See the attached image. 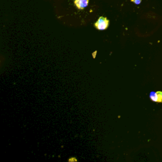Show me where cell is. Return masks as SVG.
<instances>
[{"label": "cell", "instance_id": "3957f363", "mask_svg": "<svg viewBox=\"0 0 162 162\" xmlns=\"http://www.w3.org/2000/svg\"><path fill=\"white\" fill-rule=\"evenodd\" d=\"M89 3V0H75V5L79 10H83L85 8Z\"/></svg>", "mask_w": 162, "mask_h": 162}, {"label": "cell", "instance_id": "7a4b0ae2", "mask_svg": "<svg viewBox=\"0 0 162 162\" xmlns=\"http://www.w3.org/2000/svg\"><path fill=\"white\" fill-rule=\"evenodd\" d=\"M149 98L154 102L161 103L162 102V92H151L149 94Z\"/></svg>", "mask_w": 162, "mask_h": 162}, {"label": "cell", "instance_id": "277c9868", "mask_svg": "<svg viewBox=\"0 0 162 162\" xmlns=\"http://www.w3.org/2000/svg\"><path fill=\"white\" fill-rule=\"evenodd\" d=\"M131 1H132L133 3H134L135 4L139 5V4L141 3L142 0H131Z\"/></svg>", "mask_w": 162, "mask_h": 162}, {"label": "cell", "instance_id": "6da1fadb", "mask_svg": "<svg viewBox=\"0 0 162 162\" xmlns=\"http://www.w3.org/2000/svg\"><path fill=\"white\" fill-rule=\"evenodd\" d=\"M109 20L106 17H100L98 21L94 23V27L99 31H104L109 28Z\"/></svg>", "mask_w": 162, "mask_h": 162}]
</instances>
